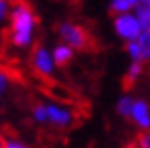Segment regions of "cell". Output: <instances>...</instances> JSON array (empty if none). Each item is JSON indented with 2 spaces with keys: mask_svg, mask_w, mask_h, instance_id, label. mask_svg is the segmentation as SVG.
Wrapping results in <instances>:
<instances>
[{
  "mask_svg": "<svg viewBox=\"0 0 150 148\" xmlns=\"http://www.w3.org/2000/svg\"><path fill=\"white\" fill-rule=\"evenodd\" d=\"M127 53L130 55V61H132V63H140V61H142V53H140L138 42H128L127 44Z\"/></svg>",
  "mask_w": 150,
  "mask_h": 148,
  "instance_id": "cell-12",
  "label": "cell"
},
{
  "mask_svg": "<svg viewBox=\"0 0 150 148\" xmlns=\"http://www.w3.org/2000/svg\"><path fill=\"white\" fill-rule=\"evenodd\" d=\"M130 117L136 123V126H140L142 130H148L150 128V105L144 99L134 101V107H132V115Z\"/></svg>",
  "mask_w": 150,
  "mask_h": 148,
  "instance_id": "cell-6",
  "label": "cell"
},
{
  "mask_svg": "<svg viewBox=\"0 0 150 148\" xmlns=\"http://www.w3.org/2000/svg\"><path fill=\"white\" fill-rule=\"evenodd\" d=\"M136 42H138V45H140L142 61H150V32H142Z\"/></svg>",
  "mask_w": 150,
  "mask_h": 148,
  "instance_id": "cell-11",
  "label": "cell"
},
{
  "mask_svg": "<svg viewBox=\"0 0 150 148\" xmlns=\"http://www.w3.org/2000/svg\"><path fill=\"white\" fill-rule=\"evenodd\" d=\"M140 75H142V65L140 63H130L128 73H127V83H134Z\"/></svg>",
  "mask_w": 150,
  "mask_h": 148,
  "instance_id": "cell-13",
  "label": "cell"
},
{
  "mask_svg": "<svg viewBox=\"0 0 150 148\" xmlns=\"http://www.w3.org/2000/svg\"><path fill=\"white\" fill-rule=\"evenodd\" d=\"M132 107H134V99L130 95L120 97V101L117 103V113L120 117H130L132 115Z\"/></svg>",
  "mask_w": 150,
  "mask_h": 148,
  "instance_id": "cell-10",
  "label": "cell"
},
{
  "mask_svg": "<svg viewBox=\"0 0 150 148\" xmlns=\"http://www.w3.org/2000/svg\"><path fill=\"white\" fill-rule=\"evenodd\" d=\"M112 28L117 32V36L125 42H136L140 34H142V28L136 20V16L130 12V14H120V16H115V22H112Z\"/></svg>",
  "mask_w": 150,
  "mask_h": 148,
  "instance_id": "cell-2",
  "label": "cell"
},
{
  "mask_svg": "<svg viewBox=\"0 0 150 148\" xmlns=\"http://www.w3.org/2000/svg\"><path fill=\"white\" fill-rule=\"evenodd\" d=\"M136 4H138V0H112L111 4H109V8H111V12L120 16V14H130V12H134Z\"/></svg>",
  "mask_w": 150,
  "mask_h": 148,
  "instance_id": "cell-9",
  "label": "cell"
},
{
  "mask_svg": "<svg viewBox=\"0 0 150 148\" xmlns=\"http://www.w3.org/2000/svg\"><path fill=\"white\" fill-rule=\"evenodd\" d=\"M8 14H10V6H8V2L0 0V22H2V20H6Z\"/></svg>",
  "mask_w": 150,
  "mask_h": 148,
  "instance_id": "cell-16",
  "label": "cell"
},
{
  "mask_svg": "<svg viewBox=\"0 0 150 148\" xmlns=\"http://www.w3.org/2000/svg\"><path fill=\"white\" fill-rule=\"evenodd\" d=\"M36 16L30 6L18 4L12 10V44L16 47H28L34 38Z\"/></svg>",
  "mask_w": 150,
  "mask_h": 148,
  "instance_id": "cell-1",
  "label": "cell"
},
{
  "mask_svg": "<svg viewBox=\"0 0 150 148\" xmlns=\"http://www.w3.org/2000/svg\"><path fill=\"white\" fill-rule=\"evenodd\" d=\"M0 148H4V142H2V138H0Z\"/></svg>",
  "mask_w": 150,
  "mask_h": 148,
  "instance_id": "cell-19",
  "label": "cell"
},
{
  "mask_svg": "<svg viewBox=\"0 0 150 148\" xmlns=\"http://www.w3.org/2000/svg\"><path fill=\"white\" fill-rule=\"evenodd\" d=\"M45 111H47V123H52L55 126H69L73 123V113L69 109H65V107L50 103V105H45Z\"/></svg>",
  "mask_w": 150,
  "mask_h": 148,
  "instance_id": "cell-4",
  "label": "cell"
},
{
  "mask_svg": "<svg viewBox=\"0 0 150 148\" xmlns=\"http://www.w3.org/2000/svg\"><path fill=\"white\" fill-rule=\"evenodd\" d=\"M53 61H55V65H67L69 61H71V57H73V50L69 47V45L65 44H59L53 47Z\"/></svg>",
  "mask_w": 150,
  "mask_h": 148,
  "instance_id": "cell-8",
  "label": "cell"
},
{
  "mask_svg": "<svg viewBox=\"0 0 150 148\" xmlns=\"http://www.w3.org/2000/svg\"><path fill=\"white\" fill-rule=\"evenodd\" d=\"M4 148H28V146L20 140H6L4 142Z\"/></svg>",
  "mask_w": 150,
  "mask_h": 148,
  "instance_id": "cell-17",
  "label": "cell"
},
{
  "mask_svg": "<svg viewBox=\"0 0 150 148\" xmlns=\"http://www.w3.org/2000/svg\"><path fill=\"white\" fill-rule=\"evenodd\" d=\"M6 87H8V75L0 71V93H4Z\"/></svg>",
  "mask_w": 150,
  "mask_h": 148,
  "instance_id": "cell-18",
  "label": "cell"
},
{
  "mask_svg": "<svg viewBox=\"0 0 150 148\" xmlns=\"http://www.w3.org/2000/svg\"><path fill=\"white\" fill-rule=\"evenodd\" d=\"M34 118L38 123H47V111H45V105H36L34 111H32Z\"/></svg>",
  "mask_w": 150,
  "mask_h": 148,
  "instance_id": "cell-14",
  "label": "cell"
},
{
  "mask_svg": "<svg viewBox=\"0 0 150 148\" xmlns=\"http://www.w3.org/2000/svg\"><path fill=\"white\" fill-rule=\"evenodd\" d=\"M144 2H146V4H148V6H150V0H144Z\"/></svg>",
  "mask_w": 150,
  "mask_h": 148,
  "instance_id": "cell-20",
  "label": "cell"
},
{
  "mask_svg": "<svg viewBox=\"0 0 150 148\" xmlns=\"http://www.w3.org/2000/svg\"><path fill=\"white\" fill-rule=\"evenodd\" d=\"M138 148H150V132H142L138 138Z\"/></svg>",
  "mask_w": 150,
  "mask_h": 148,
  "instance_id": "cell-15",
  "label": "cell"
},
{
  "mask_svg": "<svg viewBox=\"0 0 150 148\" xmlns=\"http://www.w3.org/2000/svg\"><path fill=\"white\" fill-rule=\"evenodd\" d=\"M132 14L136 16V20L140 24L142 32H150V6L148 4H146V2H138Z\"/></svg>",
  "mask_w": 150,
  "mask_h": 148,
  "instance_id": "cell-7",
  "label": "cell"
},
{
  "mask_svg": "<svg viewBox=\"0 0 150 148\" xmlns=\"http://www.w3.org/2000/svg\"><path fill=\"white\" fill-rule=\"evenodd\" d=\"M34 67L38 73L42 75H52L55 69V61H53L52 52H47L45 47H38L34 52Z\"/></svg>",
  "mask_w": 150,
  "mask_h": 148,
  "instance_id": "cell-5",
  "label": "cell"
},
{
  "mask_svg": "<svg viewBox=\"0 0 150 148\" xmlns=\"http://www.w3.org/2000/svg\"><path fill=\"white\" fill-rule=\"evenodd\" d=\"M57 32H59V36L63 38V42H65V45H69L71 50H83L85 47V44H87V34H85V30L79 28V26H75V24H61L59 28H57Z\"/></svg>",
  "mask_w": 150,
  "mask_h": 148,
  "instance_id": "cell-3",
  "label": "cell"
},
{
  "mask_svg": "<svg viewBox=\"0 0 150 148\" xmlns=\"http://www.w3.org/2000/svg\"><path fill=\"white\" fill-rule=\"evenodd\" d=\"M0 95H2V93H0Z\"/></svg>",
  "mask_w": 150,
  "mask_h": 148,
  "instance_id": "cell-21",
  "label": "cell"
}]
</instances>
